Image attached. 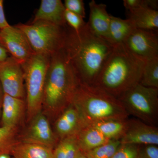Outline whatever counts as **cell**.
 Instances as JSON below:
<instances>
[{"mask_svg": "<svg viewBox=\"0 0 158 158\" xmlns=\"http://www.w3.org/2000/svg\"><path fill=\"white\" fill-rule=\"evenodd\" d=\"M113 47L95 35L87 23L78 31L67 27L63 48L82 84L93 85Z\"/></svg>", "mask_w": 158, "mask_h": 158, "instance_id": "1", "label": "cell"}, {"mask_svg": "<svg viewBox=\"0 0 158 158\" xmlns=\"http://www.w3.org/2000/svg\"><path fill=\"white\" fill-rule=\"evenodd\" d=\"M144 64L123 43L114 45L93 85L118 98L139 84Z\"/></svg>", "mask_w": 158, "mask_h": 158, "instance_id": "2", "label": "cell"}, {"mask_svg": "<svg viewBox=\"0 0 158 158\" xmlns=\"http://www.w3.org/2000/svg\"><path fill=\"white\" fill-rule=\"evenodd\" d=\"M81 83L64 48L51 56L46 76L43 104L56 114L72 104Z\"/></svg>", "mask_w": 158, "mask_h": 158, "instance_id": "3", "label": "cell"}, {"mask_svg": "<svg viewBox=\"0 0 158 158\" xmlns=\"http://www.w3.org/2000/svg\"><path fill=\"white\" fill-rule=\"evenodd\" d=\"M72 105L86 126L113 119H126L129 116L118 98L101 88L80 83Z\"/></svg>", "mask_w": 158, "mask_h": 158, "instance_id": "4", "label": "cell"}, {"mask_svg": "<svg viewBox=\"0 0 158 158\" xmlns=\"http://www.w3.org/2000/svg\"><path fill=\"white\" fill-rule=\"evenodd\" d=\"M50 58V56L45 54L34 53L21 64L26 83L27 107L30 118L40 112Z\"/></svg>", "mask_w": 158, "mask_h": 158, "instance_id": "5", "label": "cell"}, {"mask_svg": "<svg viewBox=\"0 0 158 158\" xmlns=\"http://www.w3.org/2000/svg\"><path fill=\"white\" fill-rule=\"evenodd\" d=\"M15 26L25 34L35 53L51 56L64 47L67 26L61 27L45 21Z\"/></svg>", "mask_w": 158, "mask_h": 158, "instance_id": "6", "label": "cell"}, {"mask_svg": "<svg viewBox=\"0 0 158 158\" xmlns=\"http://www.w3.org/2000/svg\"><path fill=\"white\" fill-rule=\"evenodd\" d=\"M129 115L147 124L157 126L158 123V88L138 84L118 98Z\"/></svg>", "mask_w": 158, "mask_h": 158, "instance_id": "7", "label": "cell"}, {"mask_svg": "<svg viewBox=\"0 0 158 158\" xmlns=\"http://www.w3.org/2000/svg\"><path fill=\"white\" fill-rule=\"evenodd\" d=\"M123 44L131 53L144 62L158 57L157 31L135 29Z\"/></svg>", "mask_w": 158, "mask_h": 158, "instance_id": "8", "label": "cell"}, {"mask_svg": "<svg viewBox=\"0 0 158 158\" xmlns=\"http://www.w3.org/2000/svg\"><path fill=\"white\" fill-rule=\"evenodd\" d=\"M21 64L9 56L0 63V83L5 94L22 99L25 95Z\"/></svg>", "mask_w": 158, "mask_h": 158, "instance_id": "9", "label": "cell"}, {"mask_svg": "<svg viewBox=\"0 0 158 158\" xmlns=\"http://www.w3.org/2000/svg\"><path fill=\"white\" fill-rule=\"evenodd\" d=\"M0 42L10 56L20 64L35 53L25 34L15 26L10 25L0 31Z\"/></svg>", "mask_w": 158, "mask_h": 158, "instance_id": "10", "label": "cell"}, {"mask_svg": "<svg viewBox=\"0 0 158 158\" xmlns=\"http://www.w3.org/2000/svg\"><path fill=\"white\" fill-rule=\"evenodd\" d=\"M121 144L141 145H158V128L137 118L127 119L124 135L120 139Z\"/></svg>", "mask_w": 158, "mask_h": 158, "instance_id": "11", "label": "cell"}, {"mask_svg": "<svg viewBox=\"0 0 158 158\" xmlns=\"http://www.w3.org/2000/svg\"><path fill=\"white\" fill-rule=\"evenodd\" d=\"M25 141L42 144L53 149L56 138L48 119L41 112L33 117Z\"/></svg>", "mask_w": 158, "mask_h": 158, "instance_id": "12", "label": "cell"}, {"mask_svg": "<svg viewBox=\"0 0 158 158\" xmlns=\"http://www.w3.org/2000/svg\"><path fill=\"white\" fill-rule=\"evenodd\" d=\"M89 7L88 26L95 35L107 41L111 15L107 11L106 5L92 0L89 3Z\"/></svg>", "mask_w": 158, "mask_h": 158, "instance_id": "13", "label": "cell"}, {"mask_svg": "<svg viewBox=\"0 0 158 158\" xmlns=\"http://www.w3.org/2000/svg\"><path fill=\"white\" fill-rule=\"evenodd\" d=\"M65 10L61 0H42L32 23L45 21L65 27Z\"/></svg>", "mask_w": 158, "mask_h": 158, "instance_id": "14", "label": "cell"}, {"mask_svg": "<svg viewBox=\"0 0 158 158\" xmlns=\"http://www.w3.org/2000/svg\"><path fill=\"white\" fill-rule=\"evenodd\" d=\"M86 127L77 110L72 104L61 113L55 125L57 134L61 138L78 134Z\"/></svg>", "mask_w": 158, "mask_h": 158, "instance_id": "15", "label": "cell"}, {"mask_svg": "<svg viewBox=\"0 0 158 158\" xmlns=\"http://www.w3.org/2000/svg\"><path fill=\"white\" fill-rule=\"evenodd\" d=\"M24 102L22 99L4 94L2 107V126L15 128L22 115Z\"/></svg>", "mask_w": 158, "mask_h": 158, "instance_id": "16", "label": "cell"}, {"mask_svg": "<svg viewBox=\"0 0 158 158\" xmlns=\"http://www.w3.org/2000/svg\"><path fill=\"white\" fill-rule=\"evenodd\" d=\"M136 29L128 19H123L111 15L108 42L113 46L123 43Z\"/></svg>", "mask_w": 158, "mask_h": 158, "instance_id": "17", "label": "cell"}, {"mask_svg": "<svg viewBox=\"0 0 158 158\" xmlns=\"http://www.w3.org/2000/svg\"><path fill=\"white\" fill-rule=\"evenodd\" d=\"M128 19L136 29L158 31V11L149 8L128 11Z\"/></svg>", "mask_w": 158, "mask_h": 158, "instance_id": "18", "label": "cell"}, {"mask_svg": "<svg viewBox=\"0 0 158 158\" xmlns=\"http://www.w3.org/2000/svg\"><path fill=\"white\" fill-rule=\"evenodd\" d=\"M52 148L34 142L24 141L16 143L12 158H52Z\"/></svg>", "mask_w": 158, "mask_h": 158, "instance_id": "19", "label": "cell"}, {"mask_svg": "<svg viewBox=\"0 0 158 158\" xmlns=\"http://www.w3.org/2000/svg\"><path fill=\"white\" fill-rule=\"evenodd\" d=\"M77 137L79 148L83 152L94 149L110 140L98 130L90 126L82 129L77 134Z\"/></svg>", "mask_w": 158, "mask_h": 158, "instance_id": "20", "label": "cell"}, {"mask_svg": "<svg viewBox=\"0 0 158 158\" xmlns=\"http://www.w3.org/2000/svg\"><path fill=\"white\" fill-rule=\"evenodd\" d=\"M128 119L106 120L90 126L98 130L109 140H120L126 130Z\"/></svg>", "mask_w": 158, "mask_h": 158, "instance_id": "21", "label": "cell"}, {"mask_svg": "<svg viewBox=\"0 0 158 158\" xmlns=\"http://www.w3.org/2000/svg\"><path fill=\"white\" fill-rule=\"evenodd\" d=\"M77 134L61 138V141L53 150L52 158H75L81 151Z\"/></svg>", "mask_w": 158, "mask_h": 158, "instance_id": "22", "label": "cell"}, {"mask_svg": "<svg viewBox=\"0 0 158 158\" xmlns=\"http://www.w3.org/2000/svg\"><path fill=\"white\" fill-rule=\"evenodd\" d=\"M139 84L158 88V57L145 62Z\"/></svg>", "mask_w": 158, "mask_h": 158, "instance_id": "23", "label": "cell"}, {"mask_svg": "<svg viewBox=\"0 0 158 158\" xmlns=\"http://www.w3.org/2000/svg\"><path fill=\"white\" fill-rule=\"evenodd\" d=\"M121 144L118 140H110L105 144L84 152L88 158H112Z\"/></svg>", "mask_w": 158, "mask_h": 158, "instance_id": "24", "label": "cell"}, {"mask_svg": "<svg viewBox=\"0 0 158 158\" xmlns=\"http://www.w3.org/2000/svg\"><path fill=\"white\" fill-rule=\"evenodd\" d=\"M15 131V128L0 127V155L11 154L16 144Z\"/></svg>", "mask_w": 158, "mask_h": 158, "instance_id": "25", "label": "cell"}, {"mask_svg": "<svg viewBox=\"0 0 158 158\" xmlns=\"http://www.w3.org/2000/svg\"><path fill=\"white\" fill-rule=\"evenodd\" d=\"M140 146L121 144L112 158H137Z\"/></svg>", "mask_w": 158, "mask_h": 158, "instance_id": "26", "label": "cell"}, {"mask_svg": "<svg viewBox=\"0 0 158 158\" xmlns=\"http://www.w3.org/2000/svg\"><path fill=\"white\" fill-rule=\"evenodd\" d=\"M123 3L128 11L139 8H149L157 10L158 8L157 0H124Z\"/></svg>", "mask_w": 158, "mask_h": 158, "instance_id": "27", "label": "cell"}, {"mask_svg": "<svg viewBox=\"0 0 158 158\" xmlns=\"http://www.w3.org/2000/svg\"><path fill=\"white\" fill-rule=\"evenodd\" d=\"M65 19L66 24L70 28L75 31H78L86 24L84 18L78 15L65 9Z\"/></svg>", "mask_w": 158, "mask_h": 158, "instance_id": "28", "label": "cell"}, {"mask_svg": "<svg viewBox=\"0 0 158 158\" xmlns=\"http://www.w3.org/2000/svg\"><path fill=\"white\" fill-rule=\"evenodd\" d=\"M65 9L78 15L83 18L85 17V4L83 0H65Z\"/></svg>", "mask_w": 158, "mask_h": 158, "instance_id": "29", "label": "cell"}, {"mask_svg": "<svg viewBox=\"0 0 158 158\" xmlns=\"http://www.w3.org/2000/svg\"><path fill=\"white\" fill-rule=\"evenodd\" d=\"M137 158H158V145H141Z\"/></svg>", "mask_w": 158, "mask_h": 158, "instance_id": "30", "label": "cell"}, {"mask_svg": "<svg viewBox=\"0 0 158 158\" xmlns=\"http://www.w3.org/2000/svg\"><path fill=\"white\" fill-rule=\"evenodd\" d=\"M10 25L5 15L4 9V1L0 0V31Z\"/></svg>", "mask_w": 158, "mask_h": 158, "instance_id": "31", "label": "cell"}, {"mask_svg": "<svg viewBox=\"0 0 158 158\" xmlns=\"http://www.w3.org/2000/svg\"><path fill=\"white\" fill-rule=\"evenodd\" d=\"M9 56V54L0 42V63Z\"/></svg>", "mask_w": 158, "mask_h": 158, "instance_id": "32", "label": "cell"}, {"mask_svg": "<svg viewBox=\"0 0 158 158\" xmlns=\"http://www.w3.org/2000/svg\"><path fill=\"white\" fill-rule=\"evenodd\" d=\"M4 91L1 86V83H0V111L2 110V102L3 98H4Z\"/></svg>", "mask_w": 158, "mask_h": 158, "instance_id": "33", "label": "cell"}, {"mask_svg": "<svg viewBox=\"0 0 158 158\" xmlns=\"http://www.w3.org/2000/svg\"><path fill=\"white\" fill-rule=\"evenodd\" d=\"M75 158H88L86 157V156H85V153L84 152H82V151H80V152H78V153L77 154L76 157Z\"/></svg>", "mask_w": 158, "mask_h": 158, "instance_id": "34", "label": "cell"}, {"mask_svg": "<svg viewBox=\"0 0 158 158\" xmlns=\"http://www.w3.org/2000/svg\"><path fill=\"white\" fill-rule=\"evenodd\" d=\"M0 158H11L10 157V155L2 154L0 155Z\"/></svg>", "mask_w": 158, "mask_h": 158, "instance_id": "35", "label": "cell"}]
</instances>
